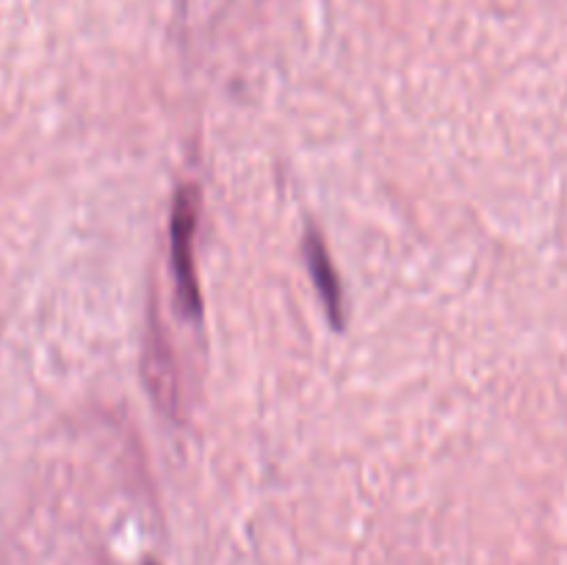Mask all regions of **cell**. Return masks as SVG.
I'll use <instances>...</instances> for the list:
<instances>
[{"instance_id": "6da1fadb", "label": "cell", "mask_w": 567, "mask_h": 565, "mask_svg": "<svg viewBox=\"0 0 567 565\" xmlns=\"http://www.w3.org/2000/svg\"><path fill=\"white\" fill-rule=\"evenodd\" d=\"M199 192L194 186H183L172 203L169 244H172V271L177 282V308L188 319H197L203 310L199 299L197 271H194V230H197Z\"/></svg>"}, {"instance_id": "7a4b0ae2", "label": "cell", "mask_w": 567, "mask_h": 565, "mask_svg": "<svg viewBox=\"0 0 567 565\" xmlns=\"http://www.w3.org/2000/svg\"><path fill=\"white\" fill-rule=\"evenodd\" d=\"M305 260H308L310 277H313L316 288L321 294V302H324L327 316H330L332 325L341 330L343 327V297H341V282H338L336 269L330 264V255H327L324 242L319 238V233L310 230L305 236Z\"/></svg>"}, {"instance_id": "3957f363", "label": "cell", "mask_w": 567, "mask_h": 565, "mask_svg": "<svg viewBox=\"0 0 567 565\" xmlns=\"http://www.w3.org/2000/svg\"><path fill=\"white\" fill-rule=\"evenodd\" d=\"M150 565H153V563H150Z\"/></svg>"}]
</instances>
